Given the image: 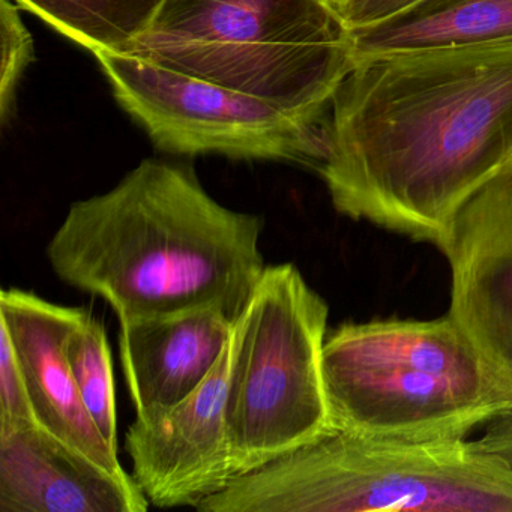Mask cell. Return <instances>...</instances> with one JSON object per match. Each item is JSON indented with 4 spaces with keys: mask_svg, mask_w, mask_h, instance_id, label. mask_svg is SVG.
<instances>
[{
    "mask_svg": "<svg viewBox=\"0 0 512 512\" xmlns=\"http://www.w3.org/2000/svg\"><path fill=\"white\" fill-rule=\"evenodd\" d=\"M323 134L338 214L445 254L512 158V40L355 56Z\"/></svg>",
    "mask_w": 512,
    "mask_h": 512,
    "instance_id": "1",
    "label": "cell"
},
{
    "mask_svg": "<svg viewBox=\"0 0 512 512\" xmlns=\"http://www.w3.org/2000/svg\"><path fill=\"white\" fill-rule=\"evenodd\" d=\"M265 221L227 208L193 167L143 160L112 190L71 203L50 268L104 299L119 322L217 307L238 319L266 263Z\"/></svg>",
    "mask_w": 512,
    "mask_h": 512,
    "instance_id": "2",
    "label": "cell"
},
{
    "mask_svg": "<svg viewBox=\"0 0 512 512\" xmlns=\"http://www.w3.org/2000/svg\"><path fill=\"white\" fill-rule=\"evenodd\" d=\"M323 376L335 428L409 442L469 439L512 413V391L457 320L347 322Z\"/></svg>",
    "mask_w": 512,
    "mask_h": 512,
    "instance_id": "3",
    "label": "cell"
},
{
    "mask_svg": "<svg viewBox=\"0 0 512 512\" xmlns=\"http://www.w3.org/2000/svg\"><path fill=\"white\" fill-rule=\"evenodd\" d=\"M200 512H512V469L475 440L337 430L230 479Z\"/></svg>",
    "mask_w": 512,
    "mask_h": 512,
    "instance_id": "4",
    "label": "cell"
},
{
    "mask_svg": "<svg viewBox=\"0 0 512 512\" xmlns=\"http://www.w3.org/2000/svg\"><path fill=\"white\" fill-rule=\"evenodd\" d=\"M130 55L320 124L355 64L325 0H164Z\"/></svg>",
    "mask_w": 512,
    "mask_h": 512,
    "instance_id": "5",
    "label": "cell"
},
{
    "mask_svg": "<svg viewBox=\"0 0 512 512\" xmlns=\"http://www.w3.org/2000/svg\"><path fill=\"white\" fill-rule=\"evenodd\" d=\"M328 319V304L298 266L266 265L232 331L227 431L235 476L337 430L323 376Z\"/></svg>",
    "mask_w": 512,
    "mask_h": 512,
    "instance_id": "6",
    "label": "cell"
},
{
    "mask_svg": "<svg viewBox=\"0 0 512 512\" xmlns=\"http://www.w3.org/2000/svg\"><path fill=\"white\" fill-rule=\"evenodd\" d=\"M113 97L160 151L319 169L325 124L130 53H94Z\"/></svg>",
    "mask_w": 512,
    "mask_h": 512,
    "instance_id": "7",
    "label": "cell"
},
{
    "mask_svg": "<svg viewBox=\"0 0 512 512\" xmlns=\"http://www.w3.org/2000/svg\"><path fill=\"white\" fill-rule=\"evenodd\" d=\"M232 335L215 367L184 400L136 413L125 433L133 478L157 508H199L235 472L227 431Z\"/></svg>",
    "mask_w": 512,
    "mask_h": 512,
    "instance_id": "8",
    "label": "cell"
},
{
    "mask_svg": "<svg viewBox=\"0 0 512 512\" xmlns=\"http://www.w3.org/2000/svg\"><path fill=\"white\" fill-rule=\"evenodd\" d=\"M88 313L16 287L0 293V325L16 347L40 427L115 478L136 482L89 415L68 362V341Z\"/></svg>",
    "mask_w": 512,
    "mask_h": 512,
    "instance_id": "9",
    "label": "cell"
},
{
    "mask_svg": "<svg viewBox=\"0 0 512 512\" xmlns=\"http://www.w3.org/2000/svg\"><path fill=\"white\" fill-rule=\"evenodd\" d=\"M125 482L40 425L0 430V512H145Z\"/></svg>",
    "mask_w": 512,
    "mask_h": 512,
    "instance_id": "10",
    "label": "cell"
},
{
    "mask_svg": "<svg viewBox=\"0 0 512 512\" xmlns=\"http://www.w3.org/2000/svg\"><path fill=\"white\" fill-rule=\"evenodd\" d=\"M235 322L217 307L119 322V353L136 413L190 395L217 364Z\"/></svg>",
    "mask_w": 512,
    "mask_h": 512,
    "instance_id": "11",
    "label": "cell"
},
{
    "mask_svg": "<svg viewBox=\"0 0 512 512\" xmlns=\"http://www.w3.org/2000/svg\"><path fill=\"white\" fill-rule=\"evenodd\" d=\"M445 256L449 314L512 391V215L461 217Z\"/></svg>",
    "mask_w": 512,
    "mask_h": 512,
    "instance_id": "12",
    "label": "cell"
},
{
    "mask_svg": "<svg viewBox=\"0 0 512 512\" xmlns=\"http://www.w3.org/2000/svg\"><path fill=\"white\" fill-rule=\"evenodd\" d=\"M352 37L355 56L512 40V0H425Z\"/></svg>",
    "mask_w": 512,
    "mask_h": 512,
    "instance_id": "13",
    "label": "cell"
},
{
    "mask_svg": "<svg viewBox=\"0 0 512 512\" xmlns=\"http://www.w3.org/2000/svg\"><path fill=\"white\" fill-rule=\"evenodd\" d=\"M91 52L130 53L164 0H14Z\"/></svg>",
    "mask_w": 512,
    "mask_h": 512,
    "instance_id": "14",
    "label": "cell"
},
{
    "mask_svg": "<svg viewBox=\"0 0 512 512\" xmlns=\"http://www.w3.org/2000/svg\"><path fill=\"white\" fill-rule=\"evenodd\" d=\"M67 356L89 415L107 443L118 451V410L112 349L106 328L91 313L71 334Z\"/></svg>",
    "mask_w": 512,
    "mask_h": 512,
    "instance_id": "15",
    "label": "cell"
},
{
    "mask_svg": "<svg viewBox=\"0 0 512 512\" xmlns=\"http://www.w3.org/2000/svg\"><path fill=\"white\" fill-rule=\"evenodd\" d=\"M14 0H0V124L7 128L16 115L17 92L35 61V44Z\"/></svg>",
    "mask_w": 512,
    "mask_h": 512,
    "instance_id": "16",
    "label": "cell"
},
{
    "mask_svg": "<svg viewBox=\"0 0 512 512\" xmlns=\"http://www.w3.org/2000/svg\"><path fill=\"white\" fill-rule=\"evenodd\" d=\"M40 425L10 332L0 325V430Z\"/></svg>",
    "mask_w": 512,
    "mask_h": 512,
    "instance_id": "17",
    "label": "cell"
},
{
    "mask_svg": "<svg viewBox=\"0 0 512 512\" xmlns=\"http://www.w3.org/2000/svg\"><path fill=\"white\" fill-rule=\"evenodd\" d=\"M425 0H347L341 17L350 32L373 28L413 10Z\"/></svg>",
    "mask_w": 512,
    "mask_h": 512,
    "instance_id": "18",
    "label": "cell"
},
{
    "mask_svg": "<svg viewBox=\"0 0 512 512\" xmlns=\"http://www.w3.org/2000/svg\"><path fill=\"white\" fill-rule=\"evenodd\" d=\"M466 214L476 217L512 215V158L466 206L463 215Z\"/></svg>",
    "mask_w": 512,
    "mask_h": 512,
    "instance_id": "19",
    "label": "cell"
},
{
    "mask_svg": "<svg viewBox=\"0 0 512 512\" xmlns=\"http://www.w3.org/2000/svg\"><path fill=\"white\" fill-rule=\"evenodd\" d=\"M475 442L482 451L499 458L512 469V413L484 427Z\"/></svg>",
    "mask_w": 512,
    "mask_h": 512,
    "instance_id": "20",
    "label": "cell"
},
{
    "mask_svg": "<svg viewBox=\"0 0 512 512\" xmlns=\"http://www.w3.org/2000/svg\"><path fill=\"white\" fill-rule=\"evenodd\" d=\"M326 4L331 5L335 11L341 14V11L346 7L347 0H325Z\"/></svg>",
    "mask_w": 512,
    "mask_h": 512,
    "instance_id": "21",
    "label": "cell"
}]
</instances>
